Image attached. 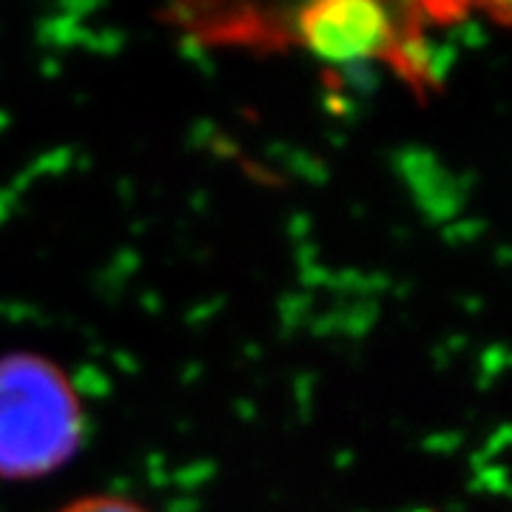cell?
Returning a JSON list of instances; mask_svg holds the SVG:
<instances>
[{"instance_id":"6da1fadb","label":"cell","mask_w":512,"mask_h":512,"mask_svg":"<svg viewBox=\"0 0 512 512\" xmlns=\"http://www.w3.org/2000/svg\"><path fill=\"white\" fill-rule=\"evenodd\" d=\"M86 430L72 379L46 356L0 359V478L29 481L63 467Z\"/></svg>"},{"instance_id":"7a4b0ae2","label":"cell","mask_w":512,"mask_h":512,"mask_svg":"<svg viewBox=\"0 0 512 512\" xmlns=\"http://www.w3.org/2000/svg\"><path fill=\"white\" fill-rule=\"evenodd\" d=\"M60 512H148L140 504H134L131 498H120V495H86L77 498L69 507Z\"/></svg>"}]
</instances>
